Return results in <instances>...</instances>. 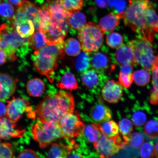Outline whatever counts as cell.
Returning a JSON list of instances; mask_svg holds the SVG:
<instances>
[{
	"label": "cell",
	"instance_id": "1",
	"mask_svg": "<svg viewBox=\"0 0 158 158\" xmlns=\"http://www.w3.org/2000/svg\"><path fill=\"white\" fill-rule=\"evenodd\" d=\"M75 102L70 92L59 91L49 94L36 106L34 112L40 121L58 123L65 114L74 111Z\"/></svg>",
	"mask_w": 158,
	"mask_h": 158
},
{
	"label": "cell",
	"instance_id": "2",
	"mask_svg": "<svg viewBox=\"0 0 158 158\" xmlns=\"http://www.w3.org/2000/svg\"><path fill=\"white\" fill-rule=\"evenodd\" d=\"M150 4L148 0H129L127 9L119 14L125 26L129 27L142 38L152 42L156 34L149 28L146 16Z\"/></svg>",
	"mask_w": 158,
	"mask_h": 158
},
{
	"label": "cell",
	"instance_id": "3",
	"mask_svg": "<svg viewBox=\"0 0 158 158\" xmlns=\"http://www.w3.org/2000/svg\"><path fill=\"white\" fill-rule=\"evenodd\" d=\"M64 42L59 44L47 45L35 51L32 56L33 65L40 74L46 77L51 82H54V72L58 61L64 56Z\"/></svg>",
	"mask_w": 158,
	"mask_h": 158
},
{
	"label": "cell",
	"instance_id": "4",
	"mask_svg": "<svg viewBox=\"0 0 158 158\" xmlns=\"http://www.w3.org/2000/svg\"><path fill=\"white\" fill-rule=\"evenodd\" d=\"M29 46L28 39L23 38L15 30L12 24L0 26V48L12 61L16 59L15 54L21 47Z\"/></svg>",
	"mask_w": 158,
	"mask_h": 158
},
{
	"label": "cell",
	"instance_id": "5",
	"mask_svg": "<svg viewBox=\"0 0 158 158\" xmlns=\"http://www.w3.org/2000/svg\"><path fill=\"white\" fill-rule=\"evenodd\" d=\"M129 45L133 51L135 64L149 71L158 66V54H155L150 41L141 37L130 41Z\"/></svg>",
	"mask_w": 158,
	"mask_h": 158
},
{
	"label": "cell",
	"instance_id": "6",
	"mask_svg": "<svg viewBox=\"0 0 158 158\" xmlns=\"http://www.w3.org/2000/svg\"><path fill=\"white\" fill-rule=\"evenodd\" d=\"M104 34L96 23L90 22L85 25L78 35L83 51L89 54L98 52L103 44Z\"/></svg>",
	"mask_w": 158,
	"mask_h": 158
},
{
	"label": "cell",
	"instance_id": "7",
	"mask_svg": "<svg viewBox=\"0 0 158 158\" xmlns=\"http://www.w3.org/2000/svg\"><path fill=\"white\" fill-rule=\"evenodd\" d=\"M31 132L34 139L42 149L46 148L55 140L64 138L58 123L39 120L32 126Z\"/></svg>",
	"mask_w": 158,
	"mask_h": 158
},
{
	"label": "cell",
	"instance_id": "8",
	"mask_svg": "<svg viewBox=\"0 0 158 158\" xmlns=\"http://www.w3.org/2000/svg\"><path fill=\"white\" fill-rule=\"evenodd\" d=\"M64 138L71 139L82 135L85 125L77 111L65 114L58 122Z\"/></svg>",
	"mask_w": 158,
	"mask_h": 158
},
{
	"label": "cell",
	"instance_id": "9",
	"mask_svg": "<svg viewBox=\"0 0 158 158\" xmlns=\"http://www.w3.org/2000/svg\"><path fill=\"white\" fill-rule=\"evenodd\" d=\"M7 102L6 117L13 123H17L25 112H31L32 108L28 100L24 98L13 97Z\"/></svg>",
	"mask_w": 158,
	"mask_h": 158
},
{
	"label": "cell",
	"instance_id": "10",
	"mask_svg": "<svg viewBox=\"0 0 158 158\" xmlns=\"http://www.w3.org/2000/svg\"><path fill=\"white\" fill-rule=\"evenodd\" d=\"M81 79L82 83L90 92L98 94L107 81L108 77L105 74L100 73L92 69L83 72Z\"/></svg>",
	"mask_w": 158,
	"mask_h": 158
},
{
	"label": "cell",
	"instance_id": "11",
	"mask_svg": "<svg viewBox=\"0 0 158 158\" xmlns=\"http://www.w3.org/2000/svg\"><path fill=\"white\" fill-rule=\"evenodd\" d=\"M94 147L100 158L111 157L118 152L120 149L115 136L108 137L103 134L94 143Z\"/></svg>",
	"mask_w": 158,
	"mask_h": 158
},
{
	"label": "cell",
	"instance_id": "12",
	"mask_svg": "<svg viewBox=\"0 0 158 158\" xmlns=\"http://www.w3.org/2000/svg\"><path fill=\"white\" fill-rule=\"evenodd\" d=\"M69 27V24H60L51 19L48 29L44 33L47 39V45L57 44L64 42Z\"/></svg>",
	"mask_w": 158,
	"mask_h": 158
},
{
	"label": "cell",
	"instance_id": "13",
	"mask_svg": "<svg viewBox=\"0 0 158 158\" xmlns=\"http://www.w3.org/2000/svg\"><path fill=\"white\" fill-rule=\"evenodd\" d=\"M90 57V66L100 73H110L115 68L114 65L111 64L110 57L105 53L94 52Z\"/></svg>",
	"mask_w": 158,
	"mask_h": 158
},
{
	"label": "cell",
	"instance_id": "14",
	"mask_svg": "<svg viewBox=\"0 0 158 158\" xmlns=\"http://www.w3.org/2000/svg\"><path fill=\"white\" fill-rule=\"evenodd\" d=\"M102 91V98L110 103H117L123 96V87L122 84L114 80L108 81Z\"/></svg>",
	"mask_w": 158,
	"mask_h": 158
},
{
	"label": "cell",
	"instance_id": "15",
	"mask_svg": "<svg viewBox=\"0 0 158 158\" xmlns=\"http://www.w3.org/2000/svg\"><path fill=\"white\" fill-rule=\"evenodd\" d=\"M47 1L45 6L50 13L51 19L61 24L68 23V19L72 12L65 9L58 0Z\"/></svg>",
	"mask_w": 158,
	"mask_h": 158
},
{
	"label": "cell",
	"instance_id": "16",
	"mask_svg": "<svg viewBox=\"0 0 158 158\" xmlns=\"http://www.w3.org/2000/svg\"><path fill=\"white\" fill-rule=\"evenodd\" d=\"M16 127L17 123L11 122L7 117L0 118V139L22 137L24 130L17 129Z\"/></svg>",
	"mask_w": 158,
	"mask_h": 158
},
{
	"label": "cell",
	"instance_id": "17",
	"mask_svg": "<svg viewBox=\"0 0 158 158\" xmlns=\"http://www.w3.org/2000/svg\"><path fill=\"white\" fill-rule=\"evenodd\" d=\"M151 109L148 105L144 102L141 104L137 102L132 109L131 120L134 126L141 127L147 121L148 116L151 114Z\"/></svg>",
	"mask_w": 158,
	"mask_h": 158
},
{
	"label": "cell",
	"instance_id": "18",
	"mask_svg": "<svg viewBox=\"0 0 158 158\" xmlns=\"http://www.w3.org/2000/svg\"><path fill=\"white\" fill-rule=\"evenodd\" d=\"M92 119L98 123L109 121L112 117L111 110L105 105L102 100L93 106L90 112Z\"/></svg>",
	"mask_w": 158,
	"mask_h": 158
},
{
	"label": "cell",
	"instance_id": "19",
	"mask_svg": "<svg viewBox=\"0 0 158 158\" xmlns=\"http://www.w3.org/2000/svg\"><path fill=\"white\" fill-rule=\"evenodd\" d=\"M17 7L13 18L29 19L32 21L36 16L39 8L34 3L27 0H24Z\"/></svg>",
	"mask_w": 158,
	"mask_h": 158
},
{
	"label": "cell",
	"instance_id": "20",
	"mask_svg": "<svg viewBox=\"0 0 158 158\" xmlns=\"http://www.w3.org/2000/svg\"><path fill=\"white\" fill-rule=\"evenodd\" d=\"M0 81L3 85V91L0 94V101L8 99L14 94L17 88V81L12 76L0 73Z\"/></svg>",
	"mask_w": 158,
	"mask_h": 158
},
{
	"label": "cell",
	"instance_id": "21",
	"mask_svg": "<svg viewBox=\"0 0 158 158\" xmlns=\"http://www.w3.org/2000/svg\"><path fill=\"white\" fill-rule=\"evenodd\" d=\"M12 21L15 30L23 38L29 37L34 33V25L31 20L14 18Z\"/></svg>",
	"mask_w": 158,
	"mask_h": 158
},
{
	"label": "cell",
	"instance_id": "22",
	"mask_svg": "<svg viewBox=\"0 0 158 158\" xmlns=\"http://www.w3.org/2000/svg\"><path fill=\"white\" fill-rule=\"evenodd\" d=\"M51 21L50 13L45 6L39 8L37 14L33 21L36 30L44 33L48 29Z\"/></svg>",
	"mask_w": 158,
	"mask_h": 158
},
{
	"label": "cell",
	"instance_id": "23",
	"mask_svg": "<svg viewBox=\"0 0 158 158\" xmlns=\"http://www.w3.org/2000/svg\"><path fill=\"white\" fill-rule=\"evenodd\" d=\"M78 147L77 145L73 143L72 145H65L62 144H52L47 154L48 158H67L71 152Z\"/></svg>",
	"mask_w": 158,
	"mask_h": 158
},
{
	"label": "cell",
	"instance_id": "24",
	"mask_svg": "<svg viewBox=\"0 0 158 158\" xmlns=\"http://www.w3.org/2000/svg\"><path fill=\"white\" fill-rule=\"evenodd\" d=\"M116 62L121 66L135 64L133 50L129 46L122 45L118 47L115 53Z\"/></svg>",
	"mask_w": 158,
	"mask_h": 158
},
{
	"label": "cell",
	"instance_id": "25",
	"mask_svg": "<svg viewBox=\"0 0 158 158\" xmlns=\"http://www.w3.org/2000/svg\"><path fill=\"white\" fill-rule=\"evenodd\" d=\"M63 73L58 79L57 86L70 91L78 88V84L74 75L69 70H62Z\"/></svg>",
	"mask_w": 158,
	"mask_h": 158
},
{
	"label": "cell",
	"instance_id": "26",
	"mask_svg": "<svg viewBox=\"0 0 158 158\" xmlns=\"http://www.w3.org/2000/svg\"><path fill=\"white\" fill-rule=\"evenodd\" d=\"M121 19L119 14L110 13L100 19L98 25L104 33L111 32L119 24Z\"/></svg>",
	"mask_w": 158,
	"mask_h": 158
},
{
	"label": "cell",
	"instance_id": "27",
	"mask_svg": "<svg viewBox=\"0 0 158 158\" xmlns=\"http://www.w3.org/2000/svg\"><path fill=\"white\" fill-rule=\"evenodd\" d=\"M27 89L30 95L35 97H38L44 93L45 85L43 81L40 79H31L27 82Z\"/></svg>",
	"mask_w": 158,
	"mask_h": 158
},
{
	"label": "cell",
	"instance_id": "28",
	"mask_svg": "<svg viewBox=\"0 0 158 158\" xmlns=\"http://www.w3.org/2000/svg\"><path fill=\"white\" fill-rule=\"evenodd\" d=\"M102 134L100 124L92 123L85 126L82 134H84L85 138L88 141L94 143L98 141Z\"/></svg>",
	"mask_w": 158,
	"mask_h": 158
},
{
	"label": "cell",
	"instance_id": "29",
	"mask_svg": "<svg viewBox=\"0 0 158 158\" xmlns=\"http://www.w3.org/2000/svg\"><path fill=\"white\" fill-rule=\"evenodd\" d=\"M28 42L29 47L34 50H38L47 45L46 36L43 31L36 30L29 37Z\"/></svg>",
	"mask_w": 158,
	"mask_h": 158
},
{
	"label": "cell",
	"instance_id": "30",
	"mask_svg": "<svg viewBox=\"0 0 158 158\" xmlns=\"http://www.w3.org/2000/svg\"><path fill=\"white\" fill-rule=\"evenodd\" d=\"M123 138L126 147H130L136 149L141 148L145 141L143 134L139 132L123 135Z\"/></svg>",
	"mask_w": 158,
	"mask_h": 158
},
{
	"label": "cell",
	"instance_id": "31",
	"mask_svg": "<svg viewBox=\"0 0 158 158\" xmlns=\"http://www.w3.org/2000/svg\"><path fill=\"white\" fill-rule=\"evenodd\" d=\"M85 16L80 11L72 12L68 19L69 26L74 30L79 31L86 24Z\"/></svg>",
	"mask_w": 158,
	"mask_h": 158
},
{
	"label": "cell",
	"instance_id": "32",
	"mask_svg": "<svg viewBox=\"0 0 158 158\" xmlns=\"http://www.w3.org/2000/svg\"><path fill=\"white\" fill-rule=\"evenodd\" d=\"M64 50L65 53L69 56H76L80 54L81 46L77 39L70 38L64 42Z\"/></svg>",
	"mask_w": 158,
	"mask_h": 158
},
{
	"label": "cell",
	"instance_id": "33",
	"mask_svg": "<svg viewBox=\"0 0 158 158\" xmlns=\"http://www.w3.org/2000/svg\"><path fill=\"white\" fill-rule=\"evenodd\" d=\"M143 133L151 139L158 138V118H154L148 121L143 128Z\"/></svg>",
	"mask_w": 158,
	"mask_h": 158
},
{
	"label": "cell",
	"instance_id": "34",
	"mask_svg": "<svg viewBox=\"0 0 158 158\" xmlns=\"http://www.w3.org/2000/svg\"><path fill=\"white\" fill-rule=\"evenodd\" d=\"M90 54L83 52L77 57L75 63V68L79 72L83 73L88 70L90 67Z\"/></svg>",
	"mask_w": 158,
	"mask_h": 158
},
{
	"label": "cell",
	"instance_id": "35",
	"mask_svg": "<svg viewBox=\"0 0 158 158\" xmlns=\"http://www.w3.org/2000/svg\"><path fill=\"white\" fill-rule=\"evenodd\" d=\"M100 124L101 130L102 133L108 137H114L118 134V127L117 123L113 120L103 122Z\"/></svg>",
	"mask_w": 158,
	"mask_h": 158
},
{
	"label": "cell",
	"instance_id": "36",
	"mask_svg": "<svg viewBox=\"0 0 158 158\" xmlns=\"http://www.w3.org/2000/svg\"><path fill=\"white\" fill-rule=\"evenodd\" d=\"M14 7L10 3L3 1L0 2V16L10 20H12L15 14Z\"/></svg>",
	"mask_w": 158,
	"mask_h": 158
},
{
	"label": "cell",
	"instance_id": "37",
	"mask_svg": "<svg viewBox=\"0 0 158 158\" xmlns=\"http://www.w3.org/2000/svg\"><path fill=\"white\" fill-rule=\"evenodd\" d=\"M64 8L73 12L80 11L83 5L84 0H58Z\"/></svg>",
	"mask_w": 158,
	"mask_h": 158
},
{
	"label": "cell",
	"instance_id": "38",
	"mask_svg": "<svg viewBox=\"0 0 158 158\" xmlns=\"http://www.w3.org/2000/svg\"><path fill=\"white\" fill-rule=\"evenodd\" d=\"M133 74V80L138 86H145L149 82L151 77L147 71L144 70L136 71Z\"/></svg>",
	"mask_w": 158,
	"mask_h": 158
},
{
	"label": "cell",
	"instance_id": "39",
	"mask_svg": "<svg viewBox=\"0 0 158 158\" xmlns=\"http://www.w3.org/2000/svg\"><path fill=\"white\" fill-rule=\"evenodd\" d=\"M106 43L110 48L113 49L118 48L123 44V37L118 33H110L106 36Z\"/></svg>",
	"mask_w": 158,
	"mask_h": 158
},
{
	"label": "cell",
	"instance_id": "40",
	"mask_svg": "<svg viewBox=\"0 0 158 158\" xmlns=\"http://www.w3.org/2000/svg\"><path fill=\"white\" fill-rule=\"evenodd\" d=\"M142 158H150L155 156V147L153 142L148 141L143 144L140 151Z\"/></svg>",
	"mask_w": 158,
	"mask_h": 158
},
{
	"label": "cell",
	"instance_id": "41",
	"mask_svg": "<svg viewBox=\"0 0 158 158\" xmlns=\"http://www.w3.org/2000/svg\"><path fill=\"white\" fill-rule=\"evenodd\" d=\"M120 133L123 135H128L133 131V124L131 120L127 118H123L118 123Z\"/></svg>",
	"mask_w": 158,
	"mask_h": 158
},
{
	"label": "cell",
	"instance_id": "42",
	"mask_svg": "<svg viewBox=\"0 0 158 158\" xmlns=\"http://www.w3.org/2000/svg\"><path fill=\"white\" fill-rule=\"evenodd\" d=\"M14 156L11 144L9 143H0V158H13Z\"/></svg>",
	"mask_w": 158,
	"mask_h": 158
},
{
	"label": "cell",
	"instance_id": "43",
	"mask_svg": "<svg viewBox=\"0 0 158 158\" xmlns=\"http://www.w3.org/2000/svg\"><path fill=\"white\" fill-rule=\"evenodd\" d=\"M120 84L126 88H128L131 86L133 81V74L120 72L118 77Z\"/></svg>",
	"mask_w": 158,
	"mask_h": 158
},
{
	"label": "cell",
	"instance_id": "44",
	"mask_svg": "<svg viewBox=\"0 0 158 158\" xmlns=\"http://www.w3.org/2000/svg\"><path fill=\"white\" fill-rule=\"evenodd\" d=\"M110 3V6L113 7L118 12V13L124 11L126 4L123 0H112Z\"/></svg>",
	"mask_w": 158,
	"mask_h": 158
},
{
	"label": "cell",
	"instance_id": "45",
	"mask_svg": "<svg viewBox=\"0 0 158 158\" xmlns=\"http://www.w3.org/2000/svg\"><path fill=\"white\" fill-rule=\"evenodd\" d=\"M18 158H38L39 156L35 151L31 149H25L22 151Z\"/></svg>",
	"mask_w": 158,
	"mask_h": 158
},
{
	"label": "cell",
	"instance_id": "46",
	"mask_svg": "<svg viewBox=\"0 0 158 158\" xmlns=\"http://www.w3.org/2000/svg\"><path fill=\"white\" fill-rule=\"evenodd\" d=\"M150 103L154 105L158 103V91L153 87L151 90V93L149 98Z\"/></svg>",
	"mask_w": 158,
	"mask_h": 158
},
{
	"label": "cell",
	"instance_id": "47",
	"mask_svg": "<svg viewBox=\"0 0 158 158\" xmlns=\"http://www.w3.org/2000/svg\"><path fill=\"white\" fill-rule=\"evenodd\" d=\"M152 84L153 87L158 91V66L152 70Z\"/></svg>",
	"mask_w": 158,
	"mask_h": 158
},
{
	"label": "cell",
	"instance_id": "48",
	"mask_svg": "<svg viewBox=\"0 0 158 158\" xmlns=\"http://www.w3.org/2000/svg\"><path fill=\"white\" fill-rule=\"evenodd\" d=\"M134 64H130L122 66L120 68V72L125 73H132L133 69Z\"/></svg>",
	"mask_w": 158,
	"mask_h": 158
},
{
	"label": "cell",
	"instance_id": "49",
	"mask_svg": "<svg viewBox=\"0 0 158 158\" xmlns=\"http://www.w3.org/2000/svg\"><path fill=\"white\" fill-rule=\"evenodd\" d=\"M97 5L101 8H106L108 6L110 0H95Z\"/></svg>",
	"mask_w": 158,
	"mask_h": 158
},
{
	"label": "cell",
	"instance_id": "50",
	"mask_svg": "<svg viewBox=\"0 0 158 158\" xmlns=\"http://www.w3.org/2000/svg\"><path fill=\"white\" fill-rule=\"evenodd\" d=\"M6 106L0 101V118L6 117Z\"/></svg>",
	"mask_w": 158,
	"mask_h": 158
},
{
	"label": "cell",
	"instance_id": "51",
	"mask_svg": "<svg viewBox=\"0 0 158 158\" xmlns=\"http://www.w3.org/2000/svg\"><path fill=\"white\" fill-rule=\"evenodd\" d=\"M7 57L5 53L0 48V66L7 62Z\"/></svg>",
	"mask_w": 158,
	"mask_h": 158
},
{
	"label": "cell",
	"instance_id": "52",
	"mask_svg": "<svg viewBox=\"0 0 158 158\" xmlns=\"http://www.w3.org/2000/svg\"><path fill=\"white\" fill-rule=\"evenodd\" d=\"M8 1L11 5L17 7L22 3L24 0H8Z\"/></svg>",
	"mask_w": 158,
	"mask_h": 158
},
{
	"label": "cell",
	"instance_id": "53",
	"mask_svg": "<svg viewBox=\"0 0 158 158\" xmlns=\"http://www.w3.org/2000/svg\"><path fill=\"white\" fill-rule=\"evenodd\" d=\"M155 154L156 157L158 158V141L156 143L155 147Z\"/></svg>",
	"mask_w": 158,
	"mask_h": 158
},
{
	"label": "cell",
	"instance_id": "54",
	"mask_svg": "<svg viewBox=\"0 0 158 158\" xmlns=\"http://www.w3.org/2000/svg\"><path fill=\"white\" fill-rule=\"evenodd\" d=\"M3 89L2 85L1 82L0 81V94H1L2 92Z\"/></svg>",
	"mask_w": 158,
	"mask_h": 158
},
{
	"label": "cell",
	"instance_id": "55",
	"mask_svg": "<svg viewBox=\"0 0 158 158\" xmlns=\"http://www.w3.org/2000/svg\"><path fill=\"white\" fill-rule=\"evenodd\" d=\"M2 1V0H0V2H1Z\"/></svg>",
	"mask_w": 158,
	"mask_h": 158
}]
</instances>
